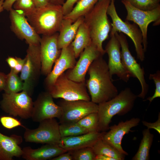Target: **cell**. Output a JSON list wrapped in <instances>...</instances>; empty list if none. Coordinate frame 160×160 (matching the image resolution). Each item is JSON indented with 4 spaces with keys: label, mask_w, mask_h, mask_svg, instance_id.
Segmentation results:
<instances>
[{
    "label": "cell",
    "mask_w": 160,
    "mask_h": 160,
    "mask_svg": "<svg viewBox=\"0 0 160 160\" xmlns=\"http://www.w3.org/2000/svg\"><path fill=\"white\" fill-rule=\"evenodd\" d=\"M149 79L153 81L155 84L156 88L153 95L151 97H148L144 101L148 100L151 102L154 99L160 97V71H158L154 74H150Z\"/></svg>",
    "instance_id": "e575fe53"
},
{
    "label": "cell",
    "mask_w": 160,
    "mask_h": 160,
    "mask_svg": "<svg viewBox=\"0 0 160 160\" xmlns=\"http://www.w3.org/2000/svg\"><path fill=\"white\" fill-rule=\"evenodd\" d=\"M140 120L133 118L125 121H121L118 124L109 127V130L104 132L102 139L116 148L121 153L125 155L128 154L123 149L121 142L125 135L129 133L133 127L137 126Z\"/></svg>",
    "instance_id": "ac0fdd59"
},
{
    "label": "cell",
    "mask_w": 160,
    "mask_h": 160,
    "mask_svg": "<svg viewBox=\"0 0 160 160\" xmlns=\"http://www.w3.org/2000/svg\"><path fill=\"white\" fill-rule=\"evenodd\" d=\"M103 55L92 44L81 53L74 67L67 70L65 74L69 79L78 82H85V76L93 62Z\"/></svg>",
    "instance_id": "e0dca14e"
},
{
    "label": "cell",
    "mask_w": 160,
    "mask_h": 160,
    "mask_svg": "<svg viewBox=\"0 0 160 160\" xmlns=\"http://www.w3.org/2000/svg\"><path fill=\"white\" fill-rule=\"evenodd\" d=\"M134 7L143 10L153 9L160 5L154 0H125Z\"/></svg>",
    "instance_id": "d6a6232c"
},
{
    "label": "cell",
    "mask_w": 160,
    "mask_h": 160,
    "mask_svg": "<svg viewBox=\"0 0 160 160\" xmlns=\"http://www.w3.org/2000/svg\"><path fill=\"white\" fill-rule=\"evenodd\" d=\"M65 2V0H50V3L58 5H62Z\"/></svg>",
    "instance_id": "f6af8a7d"
},
{
    "label": "cell",
    "mask_w": 160,
    "mask_h": 160,
    "mask_svg": "<svg viewBox=\"0 0 160 160\" xmlns=\"http://www.w3.org/2000/svg\"><path fill=\"white\" fill-rule=\"evenodd\" d=\"M64 16L62 5L49 3L36 8L26 17L37 33L49 35L59 32Z\"/></svg>",
    "instance_id": "277c9868"
},
{
    "label": "cell",
    "mask_w": 160,
    "mask_h": 160,
    "mask_svg": "<svg viewBox=\"0 0 160 160\" xmlns=\"http://www.w3.org/2000/svg\"><path fill=\"white\" fill-rule=\"evenodd\" d=\"M107 14L112 21L110 32L121 33L129 37L133 42L137 59L141 62L143 61L145 52L142 45V34L137 25L134 23L131 24L128 21H124L121 18L116 11L115 0H111Z\"/></svg>",
    "instance_id": "8992f818"
},
{
    "label": "cell",
    "mask_w": 160,
    "mask_h": 160,
    "mask_svg": "<svg viewBox=\"0 0 160 160\" xmlns=\"http://www.w3.org/2000/svg\"><path fill=\"white\" fill-rule=\"evenodd\" d=\"M33 102L26 92L2 94L0 107L10 116H18L23 119L31 118Z\"/></svg>",
    "instance_id": "ba28073f"
},
{
    "label": "cell",
    "mask_w": 160,
    "mask_h": 160,
    "mask_svg": "<svg viewBox=\"0 0 160 160\" xmlns=\"http://www.w3.org/2000/svg\"><path fill=\"white\" fill-rule=\"evenodd\" d=\"M36 8L44 7L50 3V0H33Z\"/></svg>",
    "instance_id": "b9f144b4"
},
{
    "label": "cell",
    "mask_w": 160,
    "mask_h": 160,
    "mask_svg": "<svg viewBox=\"0 0 160 160\" xmlns=\"http://www.w3.org/2000/svg\"><path fill=\"white\" fill-rule=\"evenodd\" d=\"M23 83L17 74L10 69L9 73L7 74L6 86L4 90V93H17L23 91Z\"/></svg>",
    "instance_id": "f1b7e54d"
},
{
    "label": "cell",
    "mask_w": 160,
    "mask_h": 160,
    "mask_svg": "<svg viewBox=\"0 0 160 160\" xmlns=\"http://www.w3.org/2000/svg\"><path fill=\"white\" fill-rule=\"evenodd\" d=\"M84 21V17L79 18L73 23L67 19H63L60 27L57 38L58 48L69 45L73 40L80 25Z\"/></svg>",
    "instance_id": "603a6c76"
},
{
    "label": "cell",
    "mask_w": 160,
    "mask_h": 160,
    "mask_svg": "<svg viewBox=\"0 0 160 160\" xmlns=\"http://www.w3.org/2000/svg\"><path fill=\"white\" fill-rule=\"evenodd\" d=\"M7 74L0 72V91L4 90L6 84Z\"/></svg>",
    "instance_id": "ab89813d"
},
{
    "label": "cell",
    "mask_w": 160,
    "mask_h": 160,
    "mask_svg": "<svg viewBox=\"0 0 160 160\" xmlns=\"http://www.w3.org/2000/svg\"><path fill=\"white\" fill-rule=\"evenodd\" d=\"M21 157L26 160H51L60 154L68 151L58 145L46 144L40 148L33 149L29 146L22 149Z\"/></svg>",
    "instance_id": "44dd1931"
},
{
    "label": "cell",
    "mask_w": 160,
    "mask_h": 160,
    "mask_svg": "<svg viewBox=\"0 0 160 160\" xmlns=\"http://www.w3.org/2000/svg\"><path fill=\"white\" fill-rule=\"evenodd\" d=\"M95 160H116L111 157L103 155H96Z\"/></svg>",
    "instance_id": "ee69618b"
},
{
    "label": "cell",
    "mask_w": 160,
    "mask_h": 160,
    "mask_svg": "<svg viewBox=\"0 0 160 160\" xmlns=\"http://www.w3.org/2000/svg\"><path fill=\"white\" fill-rule=\"evenodd\" d=\"M17 60V63L15 67L12 69L15 73L18 74L22 71L25 62V58L22 59L15 57Z\"/></svg>",
    "instance_id": "74e56055"
},
{
    "label": "cell",
    "mask_w": 160,
    "mask_h": 160,
    "mask_svg": "<svg viewBox=\"0 0 160 160\" xmlns=\"http://www.w3.org/2000/svg\"><path fill=\"white\" fill-rule=\"evenodd\" d=\"M110 36L105 50L108 56L107 64L110 75L112 77L116 75L120 80L127 82L131 76L122 61L120 43L114 33L110 32Z\"/></svg>",
    "instance_id": "4fadbf2b"
},
{
    "label": "cell",
    "mask_w": 160,
    "mask_h": 160,
    "mask_svg": "<svg viewBox=\"0 0 160 160\" xmlns=\"http://www.w3.org/2000/svg\"><path fill=\"white\" fill-rule=\"evenodd\" d=\"M28 45L20 77L23 83V90L31 96L41 73V62L40 44Z\"/></svg>",
    "instance_id": "52a82bcc"
},
{
    "label": "cell",
    "mask_w": 160,
    "mask_h": 160,
    "mask_svg": "<svg viewBox=\"0 0 160 160\" xmlns=\"http://www.w3.org/2000/svg\"><path fill=\"white\" fill-rule=\"evenodd\" d=\"M74 160H95L96 155L92 147L69 151Z\"/></svg>",
    "instance_id": "4dcf8cb0"
},
{
    "label": "cell",
    "mask_w": 160,
    "mask_h": 160,
    "mask_svg": "<svg viewBox=\"0 0 160 160\" xmlns=\"http://www.w3.org/2000/svg\"><path fill=\"white\" fill-rule=\"evenodd\" d=\"M118 39L121 45V58L123 64L131 77L137 78L140 84L141 91L137 97L144 99L148 89V85L146 83L145 77V73L142 68L132 55L129 49L126 37L123 33L114 32Z\"/></svg>",
    "instance_id": "8fae6325"
},
{
    "label": "cell",
    "mask_w": 160,
    "mask_h": 160,
    "mask_svg": "<svg viewBox=\"0 0 160 160\" xmlns=\"http://www.w3.org/2000/svg\"><path fill=\"white\" fill-rule=\"evenodd\" d=\"M71 44L76 59L86 48L92 44L89 31L84 21L79 26Z\"/></svg>",
    "instance_id": "cb8c5ba5"
},
{
    "label": "cell",
    "mask_w": 160,
    "mask_h": 160,
    "mask_svg": "<svg viewBox=\"0 0 160 160\" xmlns=\"http://www.w3.org/2000/svg\"><path fill=\"white\" fill-rule=\"evenodd\" d=\"M58 32L49 35H43L40 41L41 73L47 76L52 70L53 64L60 55L58 47Z\"/></svg>",
    "instance_id": "2e32d148"
},
{
    "label": "cell",
    "mask_w": 160,
    "mask_h": 160,
    "mask_svg": "<svg viewBox=\"0 0 160 160\" xmlns=\"http://www.w3.org/2000/svg\"><path fill=\"white\" fill-rule=\"evenodd\" d=\"M72 157L69 151L63 153L52 159L51 160H72Z\"/></svg>",
    "instance_id": "f35d334b"
},
{
    "label": "cell",
    "mask_w": 160,
    "mask_h": 160,
    "mask_svg": "<svg viewBox=\"0 0 160 160\" xmlns=\"http://www.w3.org/2000/svg\"><path fill=\"white\" fill-rule=\"evenodd\" d=\"M22 141L20 136H8L0 132V160H12L14 157H21L22 149L19 145Z\"/></svg>",
    "instance_id": "7402d4cb"
},
{
    "label": "cell",
    "mask_w": 160,
    "mask_h": 160,
    "mask_svg": "<svg viewBox=\"0 0 160 160\" xmlns=\"http://www.w3.org/2000/svg\"><path fill=\"white\" fill-rule=\"evenodd\" d=\"M79 0H66L62 5V9L64 16L69 13Z\"/></svg>",
    "instance_id": "d590c367"
},
{
    "label": "cell",
    "mask_w": 160,
    "mask_h": 160,
    "mask_svg": "<svg viewBox=\"0 0 160 160\" xmlns=\"http://www.w3.org/2000/svg\"><path fill=\"white\" fill-rule=\"evenodd\" d=\"M16 0H5L3 4L4 9L9 11L12 8L14 3Z\"/></svg>",
    "instance_id": "60d3db41"
},
{
    "label": "cell",
    "mask_w": 160,
    "mask_h": 160,
    "mask_svg": "<svg viewBox=\"0 0 160 160\" xmlns=\"http://www.w3.org/2000/svg\"><path fill=\"white\" fill-rule=\"evenodd\" d=\"M4 1V0H0V13L3 11L4 10L3 7Z\"/></svg>",
    "instance_id": "bcb514c9"
},
{
    "label": "cell",
    "mask_w": 160,
    "mask_h": 160,
    "mask_svg": "<svg viewBox=\"0 0 160 160\" xmlns=\"http://www.w3.org/2000/svg\"><path fill=\"white\" fill-rule=\"evenodd\" d=\"M111 0H99L84 17V22L89 31L92 44L103 55V42L108 39L111 28L107 10Z\"/></svg>",
    "instance_id": "7a4b0ae2"
},
{
    "label": "cell",
    "mask_w": 160,
    "mask_h": 160,
    "mask_svg": "<svg viewBox=\"0 0 160 160\" xmlns=\"http://www.w3.org/2000/svg\"><path fill=\"white\" fill-rule=\"evenodd\" d=\"M53 98L66 100H90L85 82H78L68 77L64 72L57 78L54 84L47 89Z\"/></svg>",
    "instance_id": "5b68a950"
},
{
    "label": "cell",
    "mask_w": 160,
    "mask_h": 160,
    "mask_svg": "<svg viewBox=\"0 0 160 160\" xmlns=\"http://www.w3.org/2000/svg\"><path fill=\"white\" fill-rule=\"evenodd\" d=\"M76 59L71 43L61 49L53 68L45 79L47 89L52 86L58 77L65 71L74 67L76 62Z\"/></svg>",
    "instance_id": "d6986e66"
},
{
    "label": "cell",
    "mask_w": 160,
    "mask_h": 160,
    "mask_svg": "<svg viewBox=\"0 0 160 160\" xmlns=\"http://www.w3.org/2000/svg\"><path fill=\"white\" fill-rule=\"evenodd\" d=\"M103 56L92 63L87 71L89 78L85 81L91 101L98 104L110 100L118 94Z\"/></svg>",
    "instance_id": "6da1fadb"
},
{
    "label": "cell",
    "mask_w": 160,
    "mask_h": 160,
    "mask_svg": "<svg viewBox=\"0 0 160 160\" xmlns=\"http://www.w3.org/2000/svg\"><path fill=\"white\" fill-rule=\"evenodd\" d=\"M92 148L96 155H106L115 159L116 160L124 159L125 155L121 153L102 138L96 142Z\"/></svg>",
    "instance_id": "4316f807"
},
{
    "label": "cell",
    "mask_w": 160,
    "mask_h": 160,
    "mask_svg": "<svg viewBox=\"0 0 160 160\" xmlns=\"http://www.w3.org/2000/svg\"><path fill=\"white\" fill-rule=\"evenodd\" d=\"M0 122L4 128L8 129H11L18 126L25 127L20 121L11 116H1L0 118Z\"/></svg>",
    "instance_id": "836d02e7"
},
{
    "label": "cell",
    "mask_w": 160,
    "mask_h": 160,
    "mask_svg": "<svg viewBox=\"0 0 160 160\" xmlns=\"http://www.w3.org/2000/svg\"><path fill=\"white\" fill-rule=\"evenodd\" d=\"M127 11L126 20L131 21L138 26L142 36L143 49L146 52L148 46L147 32L149 25L154 22V25L160 23V5L151 10H143L137 9L128 1L122 0Z\"/></svg>",
    "instance_id": "9c48e42d"
},
{
    "label": "cell",
    "mask_w": 160,
    "mask_h": 160,
    "mask_svg": "<svg viewBox=\"0 0 160 160\" xmlns=\"http://www.w3.org/2000/svg\"><path fill=\"white\" fill-rule=\"evenodd\" d=\"M58 105L62 108L59 119L60 123L77 122L90 113L97 112L98 109V104L90 100L68 101L62 99Z\"/></svg>",
    "instance_id": "7c38bea8"
},
{
    "label": "cell",
    "mask_w": 160,
    "mask_h": 160,
    "mask_svg": "<svg viewBox=\"0 0 160 160\" xmlns=\"http://www.w3.org/2000/svg\"><path fill=\"white\" fill-rule=\"evenodd\" d=\"M13 7L14 9L20 11L25 17L36 8L33 0H17Z\"/></svg>",
    "instance_id": "1f68e13d"
},
{
    "label": "cell",
    "mask_w": 160,
    "mask_h": 160,
    "mask_svg": "<svg viewBox=\"0 0 160 160\" xmlns=\"http://www.w3.org/2000/svg\"><path fill=\"white\" fill-rule=\"evenodd\" d=\"M9 11L12 31L20 39L28 45L39 44L41 38L30 24L25 16L12 8Z\"/></svg>",
    "instance_id": "5bb4252c"
},
{
    "label": "cell",
    "mask_w": 160,
    "mask_h": 160,
    "mask_svg": "<svg viewBox=\"0 0 160 160\" xmlns=\"http://www.w3.org/2000/svg\"><path fill=\"white\" fill-rule=\"evenodd\" d=\"M154 0L158 2H159L160 1V0Z\"/></svg>",
    "instance_id": "7dc6e473"
},
{
    "label": "cell",
    "mask_w": 160,
    "mask_h": 160,
    "mask_svg": "<svg viewBox=\"0 0 160 160\" xmlns=\"http://www.w3.org/2000/svg\"><path fill=\"white\" fill-rule=\"evenodd\" d=\"M39 123L36 129L25 128V140L29 143L58 145L61 137L59 124L55 118L46 119Z\"/></svg>",
    "instance_id": "30bf717a"
},
{
    "label": "cell",
    "mask_w": 160,
    "mask_h": 160,
    "mask_svg": "<svg viewBox=\"0 0 160 160\" xmlns=\"http://www.w3.org/2000/svg\"><path fill=\"white\" fill-rule=\"evenodd\" d=\"M6 61L10 68V69H13L17 63V60L15 57L9 56L7 58Z\"/></svg>",
    "instance_id": "7bdbcfd3"
},
{
    "label": "cell",
    "mask_w": 160,
    "mask_h": 160,
    "mask_svg": "<svg viewBox=\"0 0 160 160\" xmlns=\"http://www.w3.org/2000/svg\"><path fill=\"white\" fill-rule=\"evenodd\" d=\"M104 132H90L79 135L61 137L58 145L68 151L92 147L102 138Z\"/></svg>",
    "instance_id": "ffe728a7"
},
{
    "label": "cell",
    "mask_w": 160,
    "mask_h": 160,
    "mask_svg": "<svg viewBox=\"0 0 160 160\" xmlns=\"http://www.w3.org/2000/svg\"><path fill=\"white\" fill-rule=\"evenodd\" d=\"M77 123L86 129L89 132H99L98 116L97 112L91 113L87 115L78 121Z\"/></svg>",
    "instance_id": "f546056e"
},
{
    "label": "cell",
    "mask_w": 160,
    "mask_h": 160,
    "mask_svg": "<svg viewBox=\"0 0 160 160\" xmlns=\"http://www.w3.org/2000/svg\"><path fill=\"white\" fill-rule=\"evenodd\" d=\"M143 138L137 152L132 160H148L150 159V151L153 141L154 135L147 128L142 131Z\"/></svg>",
    "instance_id": "484cf974"
},
{
    "label": "cell",
    "mask_w": 160,
    "mask_h": 160,
    "mask_svg": "<svg viewBox=\"0 0 160 160\" xmlns=\"http://www.w3.org/2000/svg\"><path fill=\"white\" fill-rule=\"evenodd\" d=\"M143 124L150 129H155L159 134H160V113L159 112L158 119L155 122L153 123L148 122L145 121H142Z\"/></svg>",
    "instance_id": "8d00e7d4"
},
{
    "label": "cell",
    "mask_w": 160,
    "mask_h": 160,
    "mask_svg": "<svg viewBox=\"0 0 160 160\" xmlns=\"http://www.w3.org/2000/svg\"><path fill=\"white\" fill-rule=\"evenodd\" d=\"M53 98L47 91L39 95L33 102L31 117L33 121L39 122L47 119L60 118L61 108L55 103Z\"/></svg>",
    "instance_id": "9a60e30c"
},
{
    "label": "cell",
    "mask_w": 160,
    "mask_h": 160,
    "mask_svg": "<svg viewBox=\"0 0 160 160\" xmlns=\"http://www.w3.org/2000/svg\"><path fill=\"white\" fill-rule=\"evenodd\" d=\"M61 138L79 135L89 133L85 129L77 122H69L60 123L59 125Z\"/></svg>",
    "instance_id": "83f0119b"
},
{
    "label": "cell",
    "mask_w": 160,
    "mask_h": 160,
    "mask_svg": "<svg viewBox=\"0 0 160 160\" xmlns=\"http://www.w3.org/2000/svg\"><path fill=\"white\" fill-rule=\"evenodd\" d=\"M137 95L126 88L110 100L98 104V130L105 132L115 115H124L132 109Z\"/></svg>",
    "instance_id": "3957f363"
},
{
    "label": "cell",
    "mask_w": 160,
    "mask_h": 160,
    "mask_svg": "<svg viewBox=\"0 0 160 160\" xmlns=\"http://www.w3.org/2000/svg\"><path fill=\"white\" fill-rule=\"evenodd\" d=\"M99 0H79L71 11L64 16L63 18L68 19L73 23L79 18L84 17L87 14Z\"/></svg>",
    "instance_id": "d4e9b609"
}]
</instances>
